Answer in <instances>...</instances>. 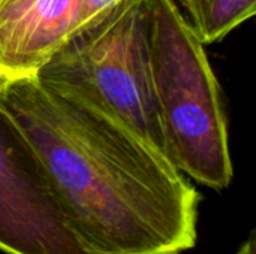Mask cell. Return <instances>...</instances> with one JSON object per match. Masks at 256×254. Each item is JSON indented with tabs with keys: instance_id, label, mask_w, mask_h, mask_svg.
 Wrapping results in <instances>:
<instances>
[{
	"instance_id": "cell-1",
	"label": "cell",
	"mask_w": 256,
	"mask_h": 254,
	"mask_svg": "<svg viewBox=\"0 0 256 254\" xmlns=\"http://www.w3.org/2000/svg\"><path fill=\"white\" fill-rule=\"evenodd\" d=\"M0 108L34 151L66 228L87 254H183L201 193L86 94L38 75L9 81Z\"/></svg>"
},
{
	"instance_id": "cell-2",
	"label": "cell",
	"mask_w": 256,
	"mask_h": 254,
	"mask_svg": "<svg viewBox=\"0 0 256 254\" xmlns=\"http://www.w3.org/2000/svg\"><path fill=\"white\" fill-rule=\"evenodd\" d=\"M152 85L168 157L188 178L225 190L234 178L220 85L206 45L174 0H146Z\"/></svg>"
},
{
	"instance_id": "cell-3",
	"label": "cell",
	"mask_w": 256,
	"mask_h": 254,
	"mask_svg": "<svg viewBox=\"0 0 256 254\" xmlns=\"http://www.w3.org/2000/svg\"><path fill=\"white\" fill-rule=\"evenodd\" d=\"M36 75L86 94L170 159L152 85L146 0H120L72 34Z\"/></svg>"
},
{
	"instance_id": "cell-4",
	"label": "cell",
	"mask_w": 256,
	"mask_h": 254,
	"mask_svg": "<svg viewBox=\"0 0 256 254\" xmlns=\"http://www.w3.org/2000/svg\"><path fill=\"white\" fill-rule=\"evenodd\" d=\"M0 252L6 254H87L66 228L34 151L2 108Z\"/></svg>"
},
{
	"instance_id": "cell-5",
	"label": "cell",
	"mask_w": 256,
	"mask_h": 254,
	"mask_svg": "<svg viewBox=\"0 0 256 254\" xmlns=\"http://www.w3.org/2000/svg\"><path fill=\"white\" fill-rule=\"evenodd\" d=\"M81 0L0 3V73L6 84L34 76L80 28Z\"/></svg>"
},
{
	"instance_id": "cell-6",
	"label": "cell",
	"mask_w": 256,
	"mask_h": 254,
	"mask_svg": "<svg viewBox=\"0 0 256 254\" xmlns=\"http://www.w3.org/2000/svg\"><path fill=\"white\" fill-rule=\"evenodd\" d=\"M186 21L207 46L225 39L256 12V0H180Z\"/></svg>"
},
{
	"instance_id": "cell-7",
	"label": "cell",
	"mask_w": 256,
	"mask_h": 254,
	"mask_svg": "<svg viewBox=\"0 0 256 254\" xmlns=\"http://www.w3.org/2000/svg\"><path fill=\"white\" fill-rule=\"evenodd\" d=\"M120 0H81V15H80V28H84L90 22H93L96 18L104 15L106 10H110L114 4H117Z\"/></svg>"
},
{
	"instance_id": "cell-8",
	"label": "cell",
	"mask_w": 256,
	"mask_h": 254,
	"mask_svg": "<svg viewBox=\"0 0 256 254\" xmlns=\"http://www.w3.org/2000/svg\"><path fill=\"white\" fill-rule=\"evenodd\" d=\"M234 254H256L255 234H254V232L249 235V238L240 246V249H238Z\"/></svg>"
},
{
	"instance_id": "cell-9",
	"label": "cell",
	"mask_w": 256,
	"mask_h": 254,
	"mask_svg": "<svg viewBox=\"0 0 256 254\" xmlns=\"http://www.w3.org/2000/svg\"><path fill=\"white\" fill-rule=\"evenodd\" d=\"M4 85H6V81H4V78L2 76V73H0V90H2Z\"/></svg>"
}]
</instances>
